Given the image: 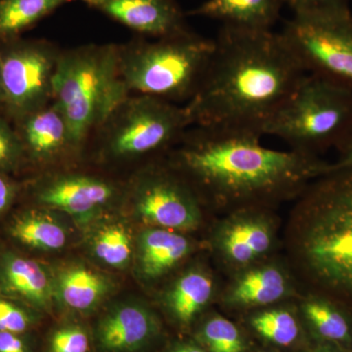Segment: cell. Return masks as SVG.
<instances>
[{
    "label": "cell",
    "instance_id": "obj_1",
    "mask_svg": "<svg viewBox=\"0 0 352 352\" xmlns=\"http://www.w3.org/2000/svg\"><path fill=\"white\" fill-rule=\"evenodd\" d=\"M200 87L184 107L192 126L256 132L307 75L280 32L220 27Z\"/></svg>",
    "mask_w": 352,
    "mask_h": 352
},
{
    "label": "cell",
    "instance_id": "obj_2",
    "mask_svg": "<svg viewBox=\"0 0 352 352\" xmlns=\"http://www.w3.org/2000/svg\"><path fill=\"white\" fill-rule=\"evenodd\" d=\"M256 132L193 126L183 135L176 166L219 208H258L300 196L327 173L315 155L271 149Z\"/></svg>",
    "mask_w": 352,
    "mask_h": 352
},
{
    "label": "cell",
    "instance_id": "obj_3",
    "mask_svg": "<svg viewBox=\"0 0 352 352\" xmlns=\"http://www.w3.org/2000/svg\"><path fill=\"white\" fill-rule=\"evenodd\" d=\"M300 196L289 241L298 270L352 300V170L326 173Z\"/></svg>",
    "mask_w": 352,
    "mask_h": 352
},
{
    "label": "cell",
    "instance_id": "obj_4",
    "mask_svg": "<svg viewBox=\"0 0 352 352\" xmlns=\"http://www.w3.org/2000/svg\"><path fill=\"white\" fill-rule=\"evenodd\" d=\"M53 85V98L68 122L73 148L98 131L131 94L120 78L117 44L61 50Z\"/></svg>",
    "mask_w": 352,
    "mask_h": 352
},
{
    "label": "cell",
    "instance_id": "obj_5",
    "mask_svg": "<svg viewBox=\"0 0 352 352\" xmlns=\"http://www.w3.org/2000/svg\"><path fill=\"white\" fill-rule=\"evenodd\" d=\"M214 50V38L192 30L159 38L138 36L119 45L120 78L129 94L187 103L200 87Z\"/></svg>",
    "mask_w": 352,
    "mask_h": 352
},
{
    "label": "cell",
    "instance_id": "obj_6",
    "mask_svg": "<svg viewBox=\"0 0 352 352\" xmlns=\"http://www.w3.org/2000/svg\"><path fill=\"white\" fill-rule=\"evenodd\" d=\"M351 131L352 89L307 74L263 127V136H275L292 150L315 155L339 147Z\"/></svg>",
    "mask_w": 352,
    "mask_h": 352
},
{
    "label": "cell",
    "instance_id": "obj_7",
    "mask_svg": "<svg viewBox=\"0 0 352 352\" xmlns=\"http://www.w3.org/2000/svg\"><path fill=\"white\" fill-rule=\"evenodd\" d=\"M191 126L184 105L131 94L95 133L112 156L139 157L179 142Z\"/></svg>",
    "mask_w": 352,
    "mask_h": 352
},
{
    "label": "cell",
    "instance_id": "obj_8",
    "mask_svg": "<svg viewBox=\"0 0 352 352\" xmlns=\"http://www.w3.org/2000/svg\"><path fill=\"white\" fill-rule=\"evenodd\" d=\"M280 34L305 73L352 89L351 9L293 14Z\"/></svg>",
    "mask_w": 352,
    "mask_h": 352
},
{
    "label": "cell",
    "instance_id": "obj_9",
    "mask_svg": "<svg viewBox=\"0 0 352 352\" xmlns=\"http://www.w3.org/2000/svg\"><path fill=\"white\" fill-rule=\"evenodd\" d=\"M0 43L3 106L18 120L53 100L61 50L46 41L15 38Z\"/></svg>",
    "mask_w": 352,
    "mask_h": 352
},
{
    "label": "cell",
    "instance_id": "obj_10",
    "mask_svg": "<svg viewBox=\"0 0 352 352\" xmlns=\"http://www.w3.org/2000/svg\"><path fill=\"white\" fill-rule=\"evenodd\" d=\"M138 36L159 38L189 31L185 13L176 0H80Z\"/></svg>",
    "mask_w": 352,
    "mask_h": 352
},
{
    "label": "cell",
    "instance_id": "obj_11",
    "mask_svg": "<svg viewBox=\"0 0 352 352\" xmlns=\"http://www.w3.org/2000/svg\"><path fill=\"white\" fill-rule=\"evenodd\" d=\"M136 208L150 223L170 230H188L198 224L195 199L170 175L146 178L136 192Z\"/></svg>",
    "mask_w": 352,
    "mask_h": 352
},
{
    "label": "cell",
    "instance_id": "obj_12",
    "mask_svg": "<svg viewBox=\"0 0 352 352\" xmlns=\"http://www.w3.org/2000/svg\"><path fill=\"white\" fill-rule=\"evenodd\" d=\"M115 194V187L100 178L68 175L58 177L43 186L38 199L44 205L69 214L82 215L103 207Z\"/></svg>",
    "mask_w": 352,
    "mask_h": 352
},
{
    "label": "cell",
    "instance_id": "obj_13",
    "mask_svg": "<svg viewBox=\"0 0 352 352\" xmlns=\"http://www.w3.org/2000/svg\"><path fill=\"white\" fill-rule=\"evenodd\" d=\"M285 0H207L188 15L219 22L223 27L247 31H272Z\"/></svg>",
    "mask_w": 352,
    "mask_h": 352
},
{
    "label": "cell",
    "instance_id": "obj_14",
    "mask_svg": "<svg viewBox=\"0 0 352 352\" xmlns=\"http://www.w3.org/2000/svg\"><path fill=\"white\" fill-rule=\"evenodd\" d=\"M18 122L21 143L36 159H51L66 148H73L68 122L54 98Z\"/></svg>",
    "mask_w": 352,
    "mask_h": 352
},
{
    "label": "cell",
    "instance_id": "obj_15",
    "mask_svg": "<svg viewBox=\"0 0 352 352\" xmlns=\"http://www.w3.org/2000/svg\"><path fill=\"white\" fill-rule=\"evenodd\" d=\"M245 208L224 226L219 245L227 258L245 265L263 256L272 244V228L264 215Z\"/></svg>",
    "mask_w": 352,
    "mask_h": 352
},
{
    "label": "cell",
    "instance_id": "obj_16",
    "mask_svg": "<svg viewBox=\"0 0 352 352\" xmlns=\"http://www.w3.org/2000/svg\"><path fill=\"white\" fill-rule=\"evenodd\" d=\"M156 324L143 308L126 307L109 315L99 328V340L111 351H133L151 339Z\"/></svg>",
    "mask_w": 352,
    "mask_h": 352
},
{
    "label": "cell",
    "instance_id": "obj_17",
    "mask_svg": "<svg viewBox=\"0 0 352 352\" xmlns=\"http://www.w3.org/2000/svg\"><path fill=\"white\" fill-rule=\"evenodd\" d=\"M141 266L147 277L161 276L179 263L189 252V242L168 229H153L141 239Z\"/></svg>",
    "mask_w": 352,
    "mask_h": 352
},
{
    "label": "cell",
    "instance_id": "obj_18",
    "mask_svg": "<svg viewBox=\"0 0 352 352\" xmlns=\"http://www.w3.org/2000/svg\"><path fill=\"white\" fill-rule=\"evenodd\" d=\"M72 1L75 0H0V41L18 38Z\"/></svg>",
    "mask_w": 352,
    "mask_h": 352
},
{
    "label": "cell",
    "instance_id": "obj_19",
    "mask_svg": "<svg viewBox=\"0 0 352 352\" xmlns=\"http://www.w3.org/2000/svg\"><path fill=\"white\" fill-rule=\"evenodd\" d=\"M287 280L276 267L265 266L241 278L231 293V300L241 305H265L286 294Z\"/></svg>",
    "mask_w": 352,
    "mask_h": 352
},
{
    "label": "cell",
    "instance_id": "obj_20",
    "mask_svg": "<svg viewBox=\"0 0 352 352\" xmlns=\"http://www.w3.org/2000/svg\"><path fill=\"white\" fill-rule=\"evenodd\" d=\"M4 276L9 288L36 303H45L50 296V284L45 271L36 261L12 258L7 261Z\"/></svg>",
    "mask_w": 352,
    "mask_h": 352
},
{
    "label": "cell",
    "instance_id": "obj_21",
    "mask_svg": "<svg viewBox=\"0 0 352 352\" xmlns=\"http://www.w3.org/2000/svg\"><path fill=\"white\" fill-rule=\"evenodd\" d=\"M212 294V282L200 272H191L178 280L171 292L170 302L178 320L189 323L207 305Z\"/></svg>",
    "mask_w": 352,
    "mask_h": 352
},
{
    "label": "cell",
    "instance_id": "obj_22",
    "mask_svg": "<svg viewBox=\"0 0 352 352\" xmlns=\"http://www.w3.org/2000/svg\"><path fill=\"white\" fill-rule=\"evenodd\" d=\"M105 291V280L87 268H73L64 272L60 279L62 298L74 309L85 310L94 307Z\"/></svg>",
    "mask_w": 352,
    "mask_h": 352
},
{
    "label": "cell",
    "instance_id": "obj_23",
    "mask_svg": "<svg viewBox=\"0 0 352 352\" xmlns=\"http://www.w3.org/2000/svg\"><path fill=\"white\" fill-rule=\"evenodd\" d=\"M14 237L31 247L58 250L66 243V234L61 226L41 215L21 219L13 227Z\"/></svg>",
    "mask_w": 352,
    "mask_h": 352
},
{
    "label": "cell",
    "instance_id": "obj_24",
    "mask_svg": "<svg viewBox=\"0 0 352 352\" xmlns=\"http://www.w3.org/2000/svg\"><path fill=\"white\" fill-rule=\"evenodd\" d=\"M254 330L278 346H289L300 333L295 317L286 310H266L254 316L252 320Z\"/></svg>",
    "mask_w": 352,
    "mask_h": 352
},
{
    "label": "cell",
    "instance_id": "obj_25",
    "mask_svg": "<svg viewBox=\"0 0 352 352\" xmlns=\"http://www.w3.org/2000/svg\"><path fill=\"white\" fill-rule=\"evenodd\" d=\"M303 311L315 330L325 339L336 342L349 339V326L346 318L327 303L309 300L303 305Z\"/></svg>",
    "mask_w": 352,
    "mask_h": 352
},
{
    "label": "cell",
    "instance_id": "obj_26",
    "mask_svg": "<svg viewBox=\"0 0 352 352\" xmlns=\"http://www.w3.org/2000/svg\"><path fill=\"white\" fill-rule=\"evenodd\" d=\"M131 240L124 229L118 226L104 229L95 241V252L110 265H124L131 256Z\"/></svg>",
    "mask_w": 352,
    "mask_h": 352
},
{
    "label": "cell",
    "instance_id": "obj_27",
    "mask_svg": "<svg viewBox=\"0 0 352 352\" xmlns=\"http://www.w3.org/2000/svg\"><path fill=\"white\" fill-rule=\"evenodd\" d=\"M203 340L210 352H242L244 349L239 330L223 317H214L206 324Z\"/></svg>",
    "mask_w": 352,
    "mask_h": 352
},
{
    "label": "cell",
    "instance_id": "obj_28",
    "mask_svg": "<svg viewBox=\"0 0 352 352\" xmlns=\"http://www.w3.org/2000/svg\"><path fill=\"white\" fill-rule=\"evenodd\" d=\"M89 340L80 327H68L57 331L51 339V352H87Z\"/></svg>",
    "mask_w": 352,
    "mask_h": 352
},
{
    "label": "cell",
    "instance_id": "obj_29",
    "mask_svg": "<svg viewBox=\"0 0 352 352\" xmlns=\"http://www.w3.org/2000/svg\"><path fill=\"white\" fill-rule=\"evenodd\" d=\"M30 324L31 320L24 310L12 303L0 300V331L22 333L28 330Z\"/></svg>",
    "mask_w": 352,
    "mask_h": 352
},
{
    "label": "cell",
    "instance_id": "obj_30",
    "mask_svg": "<svg viewBox=\"0 0 352 352\" xmlns=\"http://www.w3.org/2000/svg\"><path fill=\"white\" fill-rule=\"evenodd\" d=\"M23 149L17 132L0 119V168L9 166Z\"/></svg>",
    "mask_w": 352,
    "mask_h": 352
},
{
    "label": "cell",
    "instance_id": "obj_31",
    "mask_svg": "<svg viewBox=\"0 0 352 352\" xmlns=\"http://www.w3.org/2000/svg\"><path fill=\"white\" fill-rule=\"evenodd\" d=\"M294 14L349 8V0H285Z\"/></svg>",
    "mask_w": 352,
    "mask_h": 352
},
{
    "label": "cell",
    "instance_id": "obj_32",
    "mask_svg": "<svg viewBox=\"0 0 352 352\" xmlns=\"http://www.w3.org/2000/svg\"><path fill=\"white\" fill-rule=\"evenodd\" d=\"M338 148L340 152L339 160L336 163L328 164L326 173L352 170V131Z\"/></svg>",
    "mask_w": 352,
    "mask_h": 352
},
{
    "label": "cell",
    "instance_id": "obj_33",
    "mask_svg": "<svg viewBox=\"0 0 352 352\" xmlns=\"http://www.w3.org/2000/svg\"><path fill=\"white\" fill-rule=\"evenodd\" d=\"M0 352H28L19 333L0 331Z\"/></svg>",
    "mask_w": 352,
    "mask_h": 352
},
{
    "label": "cell",
    "instance_id": "obj_34",
    "mask_svg": "<svg viewBox=\"0 0 352 352\" xmlns=\"http://www.w3.org/2000/svg\"><path fill=\"white\" fill-rule=\"evenodd\" d=\"M13 188L3 176L0 175V212L10 203Z\"/></svg>",
    "mask_w": 352,
    "mask_h": 352
},
{
    "label": "cell",
    "instance_id": "obj_35",
    "mask_svg": "<svg viewBox=\"0 0 352 352\" xmlns=\"http://www.w3.org/2000/svg\"><path fill=\"white\" fill-rule=\"evenodd\" d=\"M173 352H205L203 351H201V349H197V347L194 346H182L178 347L177 349H175V351Z\"/></svg>",
    "mask_w": 352,
    "mask_h": 352
},
{
    "label": "cell",
    "instance_id": "obj_36",
    "mask_svg": "<svg viewBox=\"0 0 352 352\" xmlns=\"http://www.w3.org/2000/svg\"><path fill=\"white\" fill-rule=\"evenodd\" d=\"M310 352H333V351H332V349H330V347L320 346L316 347V349H312V351Z\"/></svg>",
    "mask_w": 352,
    "mask_h": 352
},
{
    "label": "cell",
    "instance_id": "obj_37",
    "mask_svg": "<svg viewBox=\"0 0 352 352\" xmlns=\"http://www.w3.org/2000/svg\"><path fill=\"white\" fill-rule=\"evenodd\" d=\"M0 105H3V91H2L1 76H0Z\"/></svg>",
    "mask_w": 352,
    "mask_h": 352
}]
</instances>
